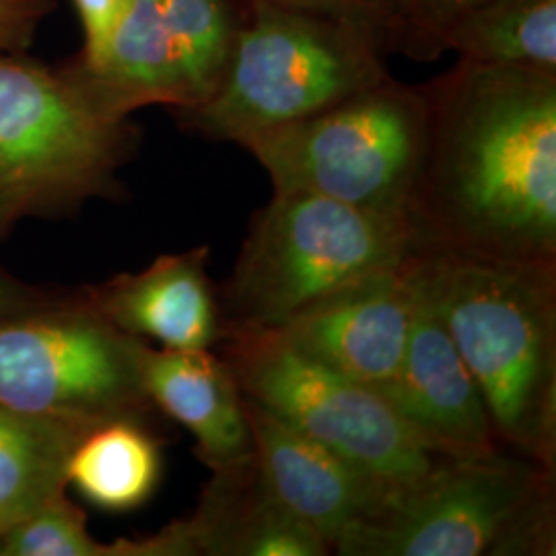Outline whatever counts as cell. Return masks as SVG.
I'll return each instance as SVG.
<instances>
[{
  "label": "cell",
  "instance_id": "1",
  "mask_svg": "<svg viewBox=\"0 0 556 556\" xmlns=\"http://www.w3.org/2000/svg\"><path fill=\"white\" fill-rule=\"evenodd\" d=\"M422 87L418 252L556 264V73L457 60Z\"/></svg>",
  "mask_w": 556,
  "mask_h": 556
},
{
  "label": "cell",
  "instance_id": "2",
  "mask_svg": "<svg viewBox=\"0 0 556 556\" xmlns=\"http://www.w3.org/2000/svg\"><path fill=\"white\" fill-rule=\"evenodd\" d=\"M410 275L477 381L501 450L556 470V264L417 252Z\"/></svg>",
  "mask_w": 556,
  "mask_h": 556
},
{
  "label": "cell",
  "instance_id": "3",
  "mask_svg": "<svg viewBox=\"0 0 556 556\" xmlns=\"http://www.w3.org/2000/svg\"><path fill=\"white\" fill-rule=\"evenodd\" d=\"M139 128L89 100L66 66L0 54V243L25 219L116 199Z\"/></svg>",
  "mask_w": 556,
  "mask_h": 556
},
{
  "label": "cell",
  "instance_id": "4",
  "mask_svg": "<svg viewBox=\"0 0 556 556\" xmlns=\"http://www.w3.org/2000/svg\"><path fill=\"white\" fill-rule=\"evenodd\" d=\"M340 556L555 555V470L497 452L439 457L346 528Z\"/></svg>",
  "mask_w": 556,
  "mask_h": 556
},
{
  "label": "cell",
  "instance_id": "5",
  "mask_svg": "<svg viewBox=\"0 0 556 556\" xmlns=\"http://www.w3.org/2000/svg\"><path fill=\"white\" fill-rule=\"evenodd\" d=\"M388 56L355 25L245 0V20L217 91L174 116L184 130L243 147L390 77Z\"/></svg>",
  "mask_w": 556,
  "mask_h": 556
},
{
  "label": "cell",
  "instance_id": "6",
  "mask_svg": "<svg viewBox=\"0 0 556 556\" xmlns=\"http://www.w3.org/2000/svg\"><path fill=\"white\" fill-rule=\"evenodd\" d=\"M417 252L410 220L318 194L273 192L219 289L225 326L277 330L307 305Z\"/></svg>",
  "mask_w": 556,
  "mask_h": 556
},
{
  "label": "cell",
  "instance_id": "7",
  "mask_svg": "<svg viewBox=\"0 0 556 556\" xmlns=\"http://www.w3.org/2000/svg\"><path fill=\"white\" fill-rule=\"evenodd\" d=\"M427 126L425 87L390 75L241 149L262 165L273 192L318 194L410 220Z\"/></svg>",
  "mask_w": 556,
  "mask_h": 556
},
{
  "label": "cell",
  "instance_id": "8",
  "mask_svg": "<svg viewBox=\"0 0 556 556\" xmlns=\"http://www.w3.org/2000/svg\"><path fill=\"white\" fill-rule=\"evenodd\" d=\"M144 340L124 334L83 295L0 319V404L29 417L96 427L157 410L142 388Z\"/></svg>",
  "mask_w": 556,
  "mask_h": 556
},
{
  "label": "cell",
  "instance_id": "9",
  "mask_svg": "<svg viewBox=\"0 0 556 556\" xmlns=\"http://www.w3.org/2000/svg\"><path fill=\"white\" fill-rule=\"evenodd\" d=\"M217 349L243 396L390 486L443 457L418 441L378 388L303 357L273 330L229 328Z\"/></svg>",
  "mask_w": 556,
  "mask_h": 556
},
{
  "label": "cell",
  "instance_id": "10",
  "mask_svg": "<svg viewBox=\"0 0 556 556\" xmlns=\"http://www.w3.org/2000/svg\"><path fill=\"white\" fill-rule=\"evenodd\" d=\"M243 20L239 0H128L100 59L64 66L114 118L192 110L217 91Z\"/></svg>",
  "mask_w": 556,
  "mask_h": 556
},
{
  "label": "cell",
  "instance_id": "11",
  "mask_svg": "<svg viewBox=\"0 0 556 556\" xmlns=\"http://www.w3.org/2000/svg\"><path fill=\"white\" fill-rule=\"evenodd\" d=\"M410 258L319 299L273 332L303 357L383 388L396 376L415 316Z\"/></svg>",
  "mask_w": 556,
  "mask_h": 556
},
{
  "label": "cell",
  "instance_id": "12",
  "mask_svg": "<svg viewBox=\"0 0 556 556\" xmlns=\"http://www.w3.org/2000/svg\"><path fill=\"white\" fill-rule=\"evenodd\" d=\"M415 293L417 305L404 357L396 376L379 392L435 456L480 457L503 452L484 397L454 340L417 287Z\"/></svg>",
  "mask_w": 556,
  "mask_h": 556
},
{
  "label": "cell",
  "instance_id": "13",
  "mask_svg": "<svg viewBox=\"0 0 556 556\" xmlns=\"http://www.w3.org/2000/svg\"><path fill=\"white\" fill-rule=\"evenodd\" d=\"M260 472L282 505L334 546L340 534L376 516L396 489L243 396Z\"/></svg>",
  "mask_w": 556,
  "mask_h": 556
},
{
  "label": "cell",
  "instance_id": "14",
  "mask_svg": "<svg viewBox=\"0 0 556 556\" xmlns=\"http://www.w3.org/2000/svg\"><path fill=\"white\" fill-rule=\"evenodd\" d=\"M83 295L124 334L163 349H217L227 332L206 245L160 256L140 273L85 287Z\"/></svg>",
  "mask_w": 556,
  "mask_h": 556
},
{
  "label": "cell",
  "instance_id": "15",
  "mask_svg": "<svg viewBox=\"0 0 556 556\" xmlns=\"http://www.w3.org/2000/svg\"><path fill=\"white\" fill-rule=\"evenodd\" d=\"M140 378L153 408L194 438L197 457L211 472L250 456L243 394L215 349H153L144 342Z\"/></svg>",
  "mask_w": 556,
  "mask_h": 556
},
{
  "label": "cell",
  "instance_id": "16",
  "mask_svg": "<svg viewBox=\"0 0 556 556\" xmlns=\"http://www.w3.org/2000/svg\"><path fill=\"white\" fill-rule=\"evenodd\" d=\"M192 556H326L330 544L278 501L254 454L215 470L199 507L179 519Z\"/></svg>",
  "mask_w": 556,
  "mask_h": 556
},
{
  "label": "cell",
  "instance_id": "17",
  "mask_svg": "<svg viewBox=\"0 0 556 556\" xmlns=\"http://www.w3.org/2000/svg\"><path fill=\"white\" fill-rule=\"evenodd\" d=\"M161 443L147 418L119 417L91 427L66 464V482L108 514L142 507L161 480Z\"/></svg>",
  "mask_w": 556,
  "mask_h": 556
},
{
  "label": "cell",
  "instance_id": "18",
  "mask_svg": "<svg viewBox=\"0 0 556 556\" xmlns=\"http://www.w3.org/2000/svg\"><path fill=\"white\" fill-rule=\"evenodd\" d=\"M89 429L0 404V534L66 493L68 457Z\"/></svg>",
  "mask_w": 556,
  "mask_h": 556
},
{
  "label": "cell",
  "instance_id": "19",
  "mask_svg": "<svg viewBox=\"0 0 556 556\" xmlns=\"http://www.w3.org/2000/svg\"><path fill=\"white\" fill-rule=\"evenodd\" d=\"M459 62L556 73V0H484L450 27Z\"/></svg>",
  "mask_w": 556,
  "mask_h": 556
},
{
  "label": "cell",
  "instance_id": "20",
  "mask_svg": "<svg viewBox=\"0 0 556 556\" xmlns=\"http://www.w3.org/2000/svg\"><path fill=\"white\" fill-rule=\"evenodd\" d=\"M0 556H118V548L91 536L85 511L62 493L0 534Z\"/></svg>",
  "mask_w": 556,
  "mask_h": 556
},
{
  "label": "cell",
  "instance_id": "21",
  "mask_svg": "<svg viewBox=\"0 0 556 556\" xmlns=\"http://www.w3.org/2000/svg\"><path fill=\"white\" fill-rule=\"evenodd\" d=\"M484 0H390V54L413 60L443 56L450 27Z\"/></svg>",
  "mask_w": 556,
  "mask_h": 556
},
{
  "label": "cell",
  "instance_id": "22",
  "mask_svg": "<svg viewBox=\"0 0 556 556\" xmlns=\"http://www.w3.org/2000/svg\"><path fill=\"white\" fill-rule=\"evenodd\" d=\"M355 25L390 54V0H262Z\"/></svg>",
  "mask_w": 556,
  "mask_h": 556
},
{
  "label": "cell",
  "instance_id": "23",
  "mask_svg": "<svg viewBox=\"0 0 556 556\" xmlns=\"http://www.w3.org/2000/svg\"><path fill=\"white\" fill-rule=\"evenodd\" d=\"M56 0H0V54H25Z\"/></svg>",
  "mask_w": 556,
  "mask_h": 556
},
{
  "label": "cell",
  "instance_id": "24",
  "mask_svg": "<svg viewBox=\"0 0 556 556\" xmlns=\"http://www.w3.org/2000/svg\"><path fill=\"white\" fill-rule=\"evenodd\" d=\"M73 4L83 29V48L77 60L93 62L100 59L112 38L128 0H73Z\"/></svg>",
  "mask_w": 556,
  "mask_h": 556
},
{
  "label": "cell",
  "instance_id": "25",
  "mask_svg": "<svg viewBox=\"0 0 556 556\" xmlns=\"http://www.w3.org/2000/svg\"><path fill=\"white\" fill-rule=\"evenodd\" d=\"M62 295L64 293L23 282L20 278L11 277L9 273L0 270V319L50 305L59 301Z\"/></svg>",
  "mask_w": 556,
  "mask_h": 556
}]
</instances>
